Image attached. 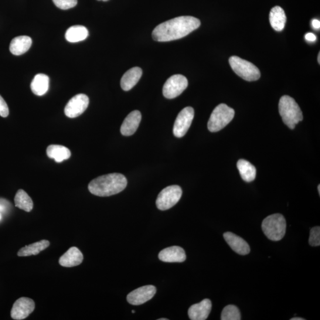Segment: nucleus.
<instances>
[{
    "mask_svg": "<svg viewBox=\"0 0 320 320\" xmlns=\"http://www.w3.org/2000/svg\"><path fill=\"white\" fill-rule=\"evenodd\" d=\"M156 293V288L153 285H146L135 289L127 296V301L132 305H139L150 300Z\"/></svg>",
    "mask_w": 320,
    "mask_h": 320,
    "instance_id": "f8f14e48",
    "label": "nucleus"
},
{
    "mask_svg": "<svg viewBox=\"0 0 320 320\" xmlns=\"http://www.w3.org/2000/svg\"><path fill=\"white\" fill-rule=\"evenodd\" d=\"M270 23L276 31L281 32L283 30L286 22H287V17L283 9L279 6H275L271 10L270 15Z\"/></svg>",
    "mask_w": 320,
    "mask_h": 320,
    "instance_id": "aec40b11",
    "label": "nucleus"
},
{
    "mask_svg": "<svg viewBox=\"0 0 320 320\" xmlns=\"http://www.w3.org/2000/svg\"><path fill=\"white\" fill-rule=\"evenodd\" d=\"M168 319L167 318H159L158 319V320H168Z\"/></svg>",
    "mask_w": 320,
    "mask_h": 320,
    "instance_id": "e433bc0d",
    "label": "nucleus"
},
{
    "mask_svg": "<svg viewBox=\"0 0 320 320\" xmlns=\"http://www.w3.org/2000/svg\"><path fill=\"white\" fill-rule=\"evenodd\" d=\"M32 40L28 36H19L12 39L10 45V50L13 55H23L31 47Z\"/></svg>",
    "mask_w": 320,
    "mask_h": 320,
    "instance_id": "6ab92c4d",
    "label": "nucleus"
},
{
    "mask_svg": "<svg viewBox=\"0 0 320 320\" xmlns=\"http://www.w3.org/2000/svg\"><path fill=\"white\" fill-rule=\"evenodd\" d=\"M88 36L87 29L86 27L81 25L71 26L66 33V39L67 41L71 43L83 41Z\"/></svg>",
    "mask_w": 320,
    "mask_h": 320,
    "instance_id": "b1692460",
    "label": "nucleus"
},
{
    "mask_svg": "<svg viewBox=\"0 0 320 320\" xmlns=\"http://www.w3.org/2000/svg\"><path fill=\"white\" fill-rule=\"evenodd\" d=\"M194 115L195 112L192 107L184 108L180 112L176 118L173 127V134L175 137L182 138L186 135L192 124Z\"/></svg>",
    "mask_w": 320,
    "mask_h": 320,
    "instance_id": "1a4fd4ad",
    "label": "nucleus"
},
{
    "mask_svg": "<svg viewBox=\"0 0 320 320\" xmlns=\"http://www.w3.org/2000/svg\"><path fill=\"white\" fill-rule=\"evenodd\" d=\"M224 238L236 253L240 255H247L250 253L249 245L242 238L231 232L224 233Z\"/></svg>",
    "mask_w": 320,
    "mask_h": 320,
    "instance_id": "2eb2a0df",
    "label": "nucleus"
},
{
    "mask_svg": "<svg viewBox=\"0 0 320 320\" xmlns=\"http://www.w3.org/2000/svg\"><path fill=\"white\" fill-rule=\"evenodd\" d=\"M132 313H134H134H135V311H134V310H133V311H132Z\"/></svg>",
    "mask_w": 320,
    "mask_h": 320,
    "instance_id": "ea45409f",
    "label": "nucleus"
},
{
    "mask_svg": "<svg viewBox=\"0 0 320 320\" xmlns=\"http://www.w3.org/2000/svg\"><path fill=\"white\" fill-rule=\"evenodd\" d=\"M49 87V78L45 74H38L34 77L30 87L34 94L41 96L46 93Z\"/></svg>",
    "mask_w": 320,
    "mask_h": 320,
    "instance_id": "412c9836",
    "label": "nucleus"
},
{
    "mask_svg": "<svg viewBox=\"0 0 320 320\" xmlns=\"http://www.w3.org/2000/svg\"><path fill=\"white\" fill-rule=\"evenodd\" d=\"M98 1L107 2L108 0H98Z\"/></svg>",
    "mask_w": 320,
    "mask_h": 320,
    "instance_id": "4c0bfd02",
    "label": "nucleus"
},
{
    "mask_svg": "<svg viewBox=\"0 0 320 320\" xmlns=\"http://www.w3.org/2000/svg\"><path fill=\"white\" fill-rule=\"evenodd\" d=\"M15 203L16 207L19 209L29 212L33 209V203L31 197L22 189L17 192L15 197Z\"/></svg>",
    "mask_w": 320,
    "mask_h": 320,
    "instance_id": "a878e982",
    "label": "nucleus"
},
{
    "mask_svg": "<svg viewBox=\"0 0 320 320\" xmlns=\"http://www.w3.org/2000/svg\"><path fill=\"white\" fill-rule=\"evenodd\" d=\"M221 319L222 320H240L241 316L239 309L233 305H227L223 309Z\"/></svg>",
    "mask_w": 320,
    "mask_h": 320,
    "instance_id": "bb28decb",
    "label": "nucleus"
},
{
    "mask_svg": "<svg viewBox=\"0 0 320 320\" xmlns=\"http://www.w3.org/2000/svg\"><path fill=\"white\" fill-rule=\"evenodd\" d=\"M1 219H2V216H1V214H0V220H1Z\"/></svg>",
    "mask_w": 320,
    "mask_h": 320,
    "instance_id": "58836bf2",
    "label": "nucleus"
},
{
    "mask_svg": "<svg viewBox=\"0 0 320 320\" xmlns=\"http://www.w3.org/2000/svg\"><path fill=\"white\" fill-rule=\"evenodd\" d=\"M237 166L241 178L245 182H251L256 178V169L249 162L243 159H240L237 163Z\"/></svg>",
    "mask_w": 320,
    "mask_h": 320,
    "instance_id": "393cba45",
    "label": "nucleus"
},
{
    "mask_svg": "<svg viewBox=\"0 0 320 320\" xmlns=\"http://www.w3.org/2000/svg\"><path fill=\"white\" fill-rule=\"evenodd\" d=\"M83 258L81 251L76 247H72L60 257L59 263L63 267L72 268L82 263Z\"/></svg>",
    "mask_w": 320,
    "mask_h": 320,
    "instance_id": "f3484780",
    "label": "nucleus"
},
{
    "mask_svg": "<svg viewBox=\"0 0 320 320\" xmlns=\"http://www.w3.org/2000/svg\"><path fill=\"white\" fill-rule=\"evenodd\" d=\"M127 183V179L123 175L112 173L92 180L88 185V190L94 195L110 196L123 191Z\"/></svg>",
    "mask_w": 320,
    "mask_h": 320,
    "instance_id": "f03ea898",
    "label": "nucleus"
},
{
    "mask_svg": "<svg viewBox=\"0 0 320 320\" xmlns=\"http://www.w3.org/2000/svg\"><path fill=\"white\" fill-rule=\"evenodd\" d=\"M291 320H305L304 318L299 317H294L291 319Z\"/></svg>",
    "mask_w": 320,
    "mask_h": 320,
    "instance_id": "72a5a7b5",
    "label": "nucleus"
},
{
    "mask_svg": "<svg viewBox=\"0 0 320 320\" xmlns=\"http://www.w3.org/2000/svg\"><path fill=\"white\" fill-rule=\"evenodd\" d=\"M320 54L319 53L318 54V63H320Z\"/></svg>",
    "mask_w": 320,
    "mask_h": 320,
    "instance_id": "f704fd0d",
    "label": "nucleus"
},
{
    "mask_svg": "<svg viewBox=\"0 0 320 320\" xmlns=\"http://www.w3.org/2000/svg\"><path fill=\"white\" fill-rule=\"evenodd\" d=\"M305 37V39L309 42H315L316 40V36L314 35V34H313L312 33H308L306 34Z\"/></svg>",
    "mask_w": 320,
    "mask_h": 320,
    "instance_id": "2f4dec72",
    "label": "nucleus"
},
{
    "mask_svg": "<svg viewBox=\"0 0 320 320\" xmlns=\"http://www.w3.org/2000/svg\"><path fill=\"white\" fill-rule=\"evenodd\" d=\"M35 308V302L32 299L22 297L13 304L11 316L13 319L22 320L26 318Z\"/></svg>",
    "mask_w": 320,
    "mask_h": 320,
    "instance_id": "9b49d317",
    "label": "nucleus"
},
{
    "mask_svg": "<svg viewBox=\"0 0 320 320\" xmlns=\"http://www.w3.org/2000/svg\"><path fill=\"white\" fill-rule=\"evenodd\" d=\"M54 4L60 9L68 10L77 5V0H52Z\"/></svg>",
    "mask_w": 320,
    "mask_h": 320,
    "instance_id": "c85d7f7f",
    "label": "nucleus"
},
{
    "mask_svg": "<svg viewBox=\"0 0 320 320\" xmlns=\"http://www.w3.org/2000/svg\"><path fill=\"white\" fill-rule=\"evenodd\" d=\"M46 154L50 158L57 163H61L70 158L71 153L66 146L60 145H50L46 149Z\"/></svg>",
    "mask_w": 320,
    "mask_h": 320,
    "instance_id": "4be33fe9",
    "label": "nucleus"
},
{
    "mask_svg": "<svg viewBox=\"0 0 320 320\" xmlns=\"http://www.w3.org/2000/svg\"><path fill=\"white\" fill-rule=\"evenodd\" d=\"M188 86V81L185 76L176 74L166 81L163 86V93L166 98L172 99L181 94Z\"/></svg>",
    "mask_w": 320,
    "mask_h": 320,
    "instance_id": "6e6552de",
    "label": "nucleus"
},
{
    "mask_svg": "<svg viewBox=\"0 0 320 320\" xmlns=\"http://www.w3.org/2000/svg\"><path fill=\"white\" fill-rule=\"evenodd\" d=\"M309 243L313 247H317L320 245V227L312 228L309 235Z\"/></svg>",
    "mask_w": 320,
    "mask_h": 320,
    "instance_id": "cd10ccee",
    "label": "nucleus"
},
{
    "mask_svg": "<svg viewBox=\"0 0 320 320\" xmlns=\"http://www.w3.org/2000/svg\"><path fill=\"white\" fill-rule=\"evenodd\" d=\"M200 26V20L194 17H178L156 26L153 30L152 36L156 41H172L188 35Z\"/></svg>",
    "mask_w": 320,
    "mask_h": 320,
    "instance_id": "f257e3e1",
    "label": "nucleus"
},
{
    "mask_svg": "<svg viewBox=\"0 0 320 320\" xmlns=\"http://www.w3.org/2000/svg\"><path fill=\"white\" fill-rule=\"evenodd\" d=\"M279 114L281 116L284 123L289 128L294 129L296 125L302 121V112L297 102L289 96L281 98L279 103Z\"/></svg>",
    "mask_w": 320,
    "mask_h": 320,
    "instance_id": "7ed1b4c3",
    "label": "nucleus"
},
{
    "mask_svg": "<svg viewBox=\"0 0 320 320\" xmlns=\"http://www.w3.org/2000/svg\"><path fill=\"white\" fill-rule=\"evenodd\" d=\"M159 259L169 263H180L185 261L186 255L185 250L179 246H172L165 248L159 252Z\"/></svg>",
    "mask_w": 320,
    "mask_h": 320,
    "instance_id": "4468645a",
    "label": "nucleus"
},
{
    "mask_svg": "<svg viewBox=\"0 0 320 320\" xmlns=\"http://www.w3.org/2000/svg\"><path fill=\"white\" fill-rule=\"evenodd\" d=\"M89 104V98L87 95L78 94L68 102L65 108V114L70 118H75L82 115Z\"/></svg>",
    "mask_w": 320,
    "mask_h": 320,
    "instance_id": "9d476101",
    "label": "nucleus"
},
{
    "mask_svg": "<svg viewBox=\"0 0 320 320\" xmlns=\"http://www.w3.org/2000/svg\"><path fill=\"white\" fill-rule=\"evenodd\" d=\"M312 28L315 30H318L320 28V22L317 19L312 20Z\"/></svg>",
    "mask_w": 320,
    "mask_h": 320,
    "instance_id": "473e14b6",
    "label": "nucleus"
},
{
    "mask_svg": "<svg viewBox=\"0 0 320 320\" xmlns=\"http://www.w3.org/2000/svg\"><path fill=\"white\" fill-rule=\"evenodd\" d=\"M9 115V110L8 104L1 96H0V116L3 118L8 117Z\"/></svg>",
    "mask_w": 320,
    "mask_h": 320,
    "instance_id": "c756f323",
    "label": "nucleus"
},
{
    "mask_svg": "<svg viewBox=\"0 0 320 320\" xmlns=\"http://www.w3.org/2000/svg\"><path fill=\"white\" fill-rule=\"evenodd\" d=\"M261 228L269 239L278 241L285 236L287 223L283 216L275 214L265 218L262 223Z\"/></svg>",
    "mask_w": 320,
    "mask_h": 320,
    "instance_id": "20e7f679",
    "label": "nucleus"
},
{
    "mask_svg": "<svg viewBox=\"0 0 320 320\" xmlns=\"http://www.w3.org/2000/svg\"><path fill=\"white\" fill-rule=\"evenodd\" d=\"M142 119L141 114L138 111L131 112L122 124L121 128V134L124 136H131L137 131Z\"/></svg>",
    "mask_w": 320,
    "mask_h": 320,
    "instance_id": "dca6fc26",
    "label": "nucleus"
},
{
    "mask_svg": "<svg viewBox=\"0 0 320 320\" xmlns=\"http://www.w3.org/2000/svg\"><path fill=\"white\" fill-rule=\"evenodd\" d=\"M233 70L238 76L248 81H254L259 79L260 70L253 64L241 58L233 56L229 60Z\"/></svg>",
    "mask_w": 320,
    "mask_h": 320,
    "instance_id": "423d86ee",
    "label": "nucleus"
},
{
    "mask_svg": "<svg viewBox=\"0 0 320 320\" xmlns=\"http://www.w3.org/2000/svg\"><path fill=\"white\" fill-rule=\"evenodd\" d=\"M234 115L233 109L226 104H220L217 105L211 114L207 123V128L210 132H219L230 123Z\"/></svg>",
    "mask_w": 320,
    "mask_h": 320,
    "instance_id": "39448f33",
    "label": "nucleus"
},
{
    "mask_svg": "<svg viewBox=\"0 0 320 320\" xmlns=\"http://www.w3.org/2000/svg\"><path fill=\"white\" fill-rule=\"evenodd\" d=\"M9 204V202L7 201L6 200L3 199H0V212H3V211L6 210Z\"/></svg>",
    "mask_w": 320,
    "mask_h": 320,
    "instance_id": "7c9ffc66",
    "label": "nucleus"
},
{
    "mask_svg": "<svg viewBox=\"0 0 320 320\" xmlns=\"http://www.w3.org/2000/svg\"><path fill=\"white\" fill-rule=\"evenodd\" d=\"M142 75L141 68H132L126 72L121 78V86L124 91L132 89L137 84Z\"/></svg>",
    "mask_w": 320,
    "mask_h": 320,
    "instance_id": "a211bd4d",
    "label": "nucleus"
},
{
    "mask_svg": "<svg viewBox=\"0 0 320 320\" xmlns=\"http://www.w3.org/2000/svg\"><path fill=\"white\" fill-rule=\"evenodd\" d=\"M318 193H319V195L320 194V185H319L318 186Z\"/></svg>",
    "mask_w": 320,
    "mask_h": 320,
    "instance_id": "c9c22d12",
    "label": "nucleus"
},
{
    "mask_svg": "<svg viewBox=\"0 0 320 320\" xmlns=\"http://www.w3.org/2000/svg\"><path fill=\"white\" fill-rule=\"evenodd\" d=\"M49 241L45 240L30 244L29 246H26L22 248L18 251V256L26 257L33 256H33H36V255L39 254L40 252L45 250L46 248L49 246Z\"/></svg>",
    "mask_w": 320,
    "mask_h": 320,
    "instance_id": "5701e85b",
    "label": "nucleus"
},
{
    "mask_svg": "<svg viewBox=\"0 0 320 320\" xmlns=\"http://www.w3.org/2000/svg\"><path fill=\"white\" fill-rule=\"evenodd\" d=\"M182 195V190L179 186L167 187L159 193L156 200V205L162 210H168L178 203Z\"/></svg>",
    "mask_w": 320,
    "mask_h": 320,
    "instance_id": "0eeeda50",
    "label": "nucleus"
},
{
    "mask_svg": "<svg viewBox=\"0 0 320 320\" xmlns=\"http://www.w3.org/2000/svg\"><path fill=\"white\" fill-rule=\"evenodd\" d=\"M211 309L212 302L209 299H205L190 306L188 310V315L192 320H205L208 317Z\"/></svg>",
    "mask_w": 320,
    "mask_h": 320,
    "instance_id": "ddd939ff",
    "label": "nucleus"
}]
</instances>
